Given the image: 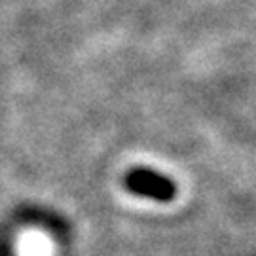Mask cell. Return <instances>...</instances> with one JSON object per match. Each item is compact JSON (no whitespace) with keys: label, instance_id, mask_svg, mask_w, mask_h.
<instances>
[{"label":"cell","instance_id":"1","mask_svg":"<svg viewBox=\"0 0 256 256\" xmlns=\"http://www.w3.org/2000/svg\"><path fill=\"white\" fill-rule=\"evenodd\" d=\"M126 184L133 194L146 196L156 202H171L176 194V188L169 178H165L154 171H148V169L131 171L126 178Z\"/></svg>","mask_w":256,"mask_h":256}]
</instances>
